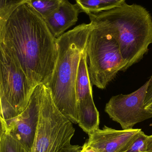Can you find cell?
<instances>
[{
  "label": "cell",
  "mask_w": 152,
  "mask_h": 152,
  "mask_svg": "<svg viewBox=\"0 0 152 152\" xmlns=\"http://www.w3.org/2000/svg\"><path fill=\"white\" fill-rule=\"evenodd\" d=\"M0 44L18 61L35 87L47 86L58 58L57 39L28 3L18 7L0 26Z\"/></svg>",
  "instance_id": "6da1fadb"
},
{
  "label": "cell",
  "mask_w": 152,
  "mask_h": 152,
  "mask_svg": "<svg viewBox=\"0 0 152 152\" xmlns=\"http://www.w3.org/2000/svg\"><path fill=\"white\" fill-rule=\"evenodd\" d=\"M92 22L82 24L57 38L58 56L51 77L46 86L61 112L78 124L76 84L80 57L86 49Z\"/></svg>",
  "instance_id": "7a4b0ae2"
},
{
  "label": "cell",
  "mask_w": 152,
  "mask_h": 152,
  "mask_svg": "<svg viewBox=\"0 0 152 152\" xmlns=\"http://www.w3.org/2000/svg\"><path fill=\"white\" fill-rule=\"evenodd\" d=\"M88 15L101 21L117 41L125 71L143 58L152 43V18L140 5L126 2L109 10Z\"/></svg>",
  "instance_id": "3957f363"
},
{
  "label": "cell",
  "mask_w": 152,
  "mask_h": 152,
  "mask_svg": "<svg viewBox=\"0 0 152 152\" xmlns=\"http://www.w3.org/2000/svg\"><path fill=\"white\" fill-rule=\"evenodd\" d=\"M89 16L93 26L86 49L88 73L92 85L104 89L119 71H125L127 63L117 41L101 21Z\"/></svg>",
  "instance_id": "277c9868"
},
{
  "label": "cell",
  "mask_w": 152,
  "mask_h": 152,
  "mask_svg": "<svg viewBox=\"0 0 152 152\" xmlns=\"http://www.w3.org/2000/svg\"><path fill=\"white\" fill-rule=\"evenodd\" d=\"M0 52V120L7 127L26 109L36 87L1 44Z\"/></svg>",
  "instance_id": "5b68a950"
},
{
  "label": "cell",
  "mask_w": 152,
  "mask_h": 152,
  "mask_svg": "<svg viewBox=\"0 0 152 152\" xmlns=\"http://www.w3.org/2000/svg\"><path fill=\"white\" fill-rule=\"evenodd\" d=\"M75 129L54 102L49 88L42 85L38 126L31 152H59L70 143Z\"/></svg>",
  "instance_id": "8992f818"
},
{
  "label": "cell",
  "mask_w": 152,
  "mask_h": 152,
  "mask_svg": "<svg viewBox=\"0 0 152 152\" xmlns=\"http://www.w3.org/2000/svg\"><path fill=\"white\" fill-rule=\"evenodd\" d=\"M150 80L131 94L112 96L106 104L105 112L123 129H132L136 124L152 118V113L145 105Z\"/></svg>",
  "instance_id": "52a82bcc"
},
{
  "label": "cell",
  "mask_w": 152,
  "mask_h": 152,
  "mask_svg": "<svg viewBox=\"0 0 152 152\" xmlns=\"http://www.w3.org/2000/svg\"><path fill=\"white\" fill-rule=\"evenodd\" d=\"M42 86L35 88L26 109L6 127L11 134L29 152L31 151L38 126Z\"/></svg>",
  "instance_id": "ba28073f"
},
{
  "label": "cell",
  "mask_w": 152,
  "mask_h": 152,
  "mask_svg": "<svg viewBox=\"0 0 152 152\" xmlns=\"http://www.w3.org/2000/svg\"><path fill=\"white\" fill-rule=\"evenodd\" d=\"M142 130H116L104 126L88 134L87 142L99 152H126Z\"/></svg>",
  "instance_id": "9c48e42d"
},
{
  "label": "cell",
  "mask_w": 152,
  "mask_h": 152,
  "mask_svg": "<svg viewBox=\"0 0 152 152\" xmlns=\"http://www.w3.org/2000/svg\"><path fill=\"white\" fill-rule=\"evenodd\" d=\"M81 12L77 4H72L67 0H63L58 10L44 20L53 36L57 39L76 24Z\"/></svg>",
  "instance_id": "30bf717a"
},
{
  "label": "cell",
  "mask_w": 152,
  "mask_h": 152,
  "mask_svg": "<svg viewBox=\"0 0 152 152\" xmlns=\"http://www.w3.org/2000/svg\"><path fill=\"white\" fill-rule=\"evenodd\" d=\"M78 124L87 134L99 129V113L93 97L77 102Z\"/></svg>",
  "instance_id": "8fae6325"
},
{
  "label": "cell",
  "mask_w": 152,
  "mask_h": 152,
  "mask_svg": "<svg viewBox=\"0 0 152 152\" xmlns=\"http://www.w3.org/2000/svg\"><path fill=\"white\" fill-rule=\"evenodd\" d=\"M92 86L88 73L87 55L85 50L80 57L76 80L77 102L93 97Z\"/></svg>",
  "instance_id": "7c38bea8"
},
{
  "label": "cell",
  "mask_w": 152,
  "mask_h": 152,
  "mask_svg": "<svg viewBox=\"0 0 152 152\" xmlns=\"http://www.w3.org/2000/svg\"><path fill=\"white\" fill-rule=\"evenodd\" d=\"M126 0H76L82 12L87 14L109 10L125 3Z\"/></svg>",
  "instance_id": "4fadbf2b"
},
{
  "label": "cell",
  "mask_w": 152,
  "mask_h": 152,
  "mask_svg": "<svg viewBox=\"0 0 152 152\" xmlns=\"http://www.w3.org/2000/svg\"><path fill=\"white\" fill-rule=\"evenodd\" d=\"M0 152H29L19 141L11 134L4 123L1 121Z\"/></svg>",
  "instance_id": "5bb4252c"
},
{
  "label": "cell",
  "mask_w": 152,
  "mask_h": 152,
  "mask_svg": "<svg viewBox=\"0 0 152 152\" xmlns=\"http://www.w3.org/2000/svg\"><path fill=\"white\" fill-rule=\"evenodd\" d=\"M62 1L63 0H29L28 3L44 20L57 10Z\"/></svg>",
  "instance_id": "9a60e30c"
},
{
  "label": "cell",
  "mask_w": 152,
  "mask_h": 152,
  "mask_svg": "<svg viewBox=\"0 0 152 152\" xmlns=\"http://www.w3.org/2000/svg\"><path fill=\"white\" fill-rule=\"evenodd\" d=\"M29 0H0V26L4 24L11 14L20 5Z\"/></svg>",
  "instance_id": "2e32d148"
},
{
  "label": "cell",
  "mask_w": 152,
  "mask_h": 152,
  "mask_svg": "<svg viewBox=\"0 0 152 152\" xmlns=\"http://www.w3.org/2000/svg\"><path fill=\"white\" fill-rule=\"evenodd\" d=\"M148 137L142 130L126 152H146Z\"/></svg>",
  "instance_id": "e0dca14e"
},
{
  "label": "cell",
  "mask_w": 152,
  "mask_h": 152,
  "mask_svg": "<svg viewBox=\"0 0 152 152\" xmlns=\"http://www.w3.org/2000/svg\"><path fill=\"white\" fill-rule=\"evenodd\" d=\"M82 148V146L74 145H67L66 146L61 149L59 152H79Z\"/></svg>",
  "instance_id": "ac0fdd59"
},
{
  "label": "cell",
  "mask_w": 152,
  "mask_h": 152,
  "mask_svg": "<svg viewBox=\"0 0 152 152\" xmlns=\"http://www.w3.org/2000/svg\"><path fill=\"white\" fill-rule=\"evenodd\" d=\"M151 80L147 88V93L145 100V107L152 102V75L151 77Z\"/></svg>",
  "instance_id": "d6986e66"
},
{
  "label": "cell",
  "mask_w": 152,
  "mask_h": 152,
  "mask_svg": "<svg viewBox=\"0 0 152 152\" xmlns=\"http://www.w3.org/2000/svg\"><path fill=\"white\" fill-rule=\"evenodd\" d=\"M79 152H99L97 150L87 143V142L85 143L82 146Z\"/></svg>",
  "instance_id": "ffe728a7"
},
{
  "label": "cell",
  "mask_w": 152,
  "mask_h": 152,
  "mask_svg": "<svg viewBox=\"0 0 152 152\" xmlns=\"http://www.w3.org/2000/svg\"><path fill=\"white\" fill-rule=\"evenodd\" d=\"M146 152H152V135L149 136Z\"/></svg>",
  "instance_id": "44dd1931"
},
{
  "label": "cell",
  "mask_w": 152,
  "mask_h": 152,
  "mask_svg": "<svg viewBox=\"0 0 152 152\" xmlns=\"http://www.w3.org/2000/svg\"><path fill=\"white\" fill-rule=\"evenodd\" d=\"M145 108L147 110L152 113V101Z\"/></svg>",
  "instance_id": "7402d4cb"
}]
</instances>
